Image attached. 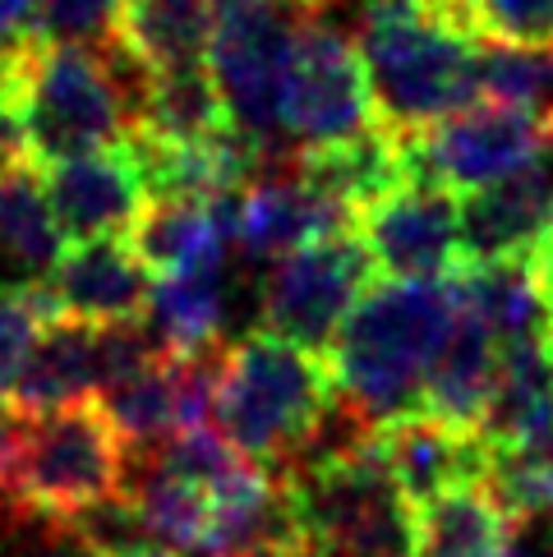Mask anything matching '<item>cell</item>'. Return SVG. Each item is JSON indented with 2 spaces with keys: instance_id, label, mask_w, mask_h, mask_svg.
Segmentation results:
<instances>
[{
  "instance_id": "6da1fadb",
  "label": "cell",
  "mask_w": 553,
  "mask_h": 557,
  "mask_svg": "<svg viewBox=\"0 0 553 557\" xmlns=\"http://www.w3.org/2000/svg\"><path fill=\"white\" fill-rule=\"evenodd\" d=\"M457 286L447 282H383L360 295L328 350L342 406L365 429L425 410L429 373L457 327Z\"/></svg>"
},
{
  "instance_id": "7a4b0ae2",
  "label": "cell",
  "mask_w": 553,
  "mask_h": 557,
  "mask_svg": "<svg viewBox=\"0 0 553 557\" xmlns=\"http://www.w3.org/2000/svg\"><path fill=\"white\" fill-rule=\"evenodd\" d=\"M342 414L328 355L291 346L272 332H249L222 350L212 392V424L226 443L276 474L323 447Z\"/></svg>"
},
{
  "instance_id": "3957f363",
  "label": "cell",
  "mask_w": 553,
  "mask_h": 557,
  "mask_svg": "<svg viewBox=\"0 0 553 557\" xmlns=\"http://www.w3.org/2000/svg\"><path fill=\"white\" fill-rule=\"evenodd\" d=\"M360 55L379 125L420 134L480 97V42L466 14L443 0H365Z\"/></svg>"
},
{
  "instance_id": "277c9868",
  "label": "cell",
  "mask_w": 553,
  "mask_h": 557,
  "mask_svg": "<svg viewBox=\"0 0 553 557\" xmlns=\"http://www.w3.org/2000/svg\"><path fill=\"white\" fill-rule=\"evenodd\" d=\"M125 437L102 401L61 410H0V474L14 521L70 525L125 493Z\"/></svg>"
},
{
  "instance_id": "5b68a950",
  "label": "cell",
  "mask_w": 553,
  "mask_h": 557,
  "mask_svg": "<svg viewBox=\"0 0 553 557\" xmlns=\"http://www.w3.org/2000/svg\"><path fill=\"white\" fill-rule=\"evenodd\" d=\"M144 78L121 42H47L19 70V152L51 166L121 144L134 129Z\"/></svg>"
},
{
  "instance_id": "8992f818",
  "label": "cell",
  "mask_w": 553,
  "mask_h": 557,
  "mask_svg": "<svg viewBox=\"0 0 553 557\" xmlns=\"http://www.w3.org/2000/svg\"><path fill=\"white\" fill-rule=\"evenodd\" d=\"M291 511L314 557H410V507L373 451H328L282 474Z\"/></svg>"
},
{
  "instance_id": "52a82bcc",
  "label": "cell",
  "mask_w": 553,
  "mask_h": 557,
  "mask_svg": "<svg viewBox=\"0 0 553 557\" xmlns=\"http://www.w3.org/2000/svg\"><path fill=\"white\" fill-rule=\"evenodd\" d=\"M309 14L291 0H217L208 70L235 129L272 152L282 148V88Z\"/></svg>"
},
{
  "instance_id": "ba28073f",
  "label": "cell",
  "mask_w": 553,
  "mask_h": 557,
  "mask_svg": "<svg viewBox=\"0 0 553 557\" xmlns=\"http://www.w3.org/2000/svg\"><path fill=\"white\" fill-rule=\"evenodd\" d=\"M410 181L470 194L517 171L553 162V111L476 102L406 138Z\"/></svg>"
},
{
  "instance_id": "9c48e42d",
  "label": "cell",
  "mask_w": 553,
  "mask_h": 557,
  "mask_svg": "<svg viewBox=\"0 0 553 557\" xmlns=\"http://www.w3.org/2000/svg\"><path fill=\"white\" fill-rule=\"evenodd\" d=\"M373 125H379V111H373L360 47L337 24L309 14L282 88V148H332L369 134Z\"/></svg>"
},
{
  "instance_id": "30bf717a",
  "label": "cell",
  "mask_w": 553,
  "mask_h": 557,
  "mask_svg": "<svg viewBox=\"0 0 553 557\" xmlns=\"http://www.w3.org/2000/svg\"><path fill=\"white\" fill-rule=\"evenodd\" d=\"M369 286H373V258L355 231L305 245L286 253L282 263H272L268 272L259 290L263 332L282 336L291 346H305L314 355H328Z\"/></svg>"
},
{
  "instance_id": "8fae6325",
  "label": "cell",
  "mask_w": 553,
  "mask_h": 557,
  "mask_svg": "<svg viewBox=\"0 0 553 557\" xmlns=\"http://www.w3.org/2000/svg\"><path fill=\"white\" fill-rule=\"evenodd\" d=\"M373 272L392 282H447L462 272V208L457 194L410 181L355 216Z\"/></svg>"
},
{
  "instance_id": "7c38bea8",
  "label": "cell",
  "mask_w": 553,
  "mask_h": 557,
  "mask_svg": "<svg viewBox=\"0 0 553 557\" xmlns=\"http://www.w3.org/2000/svg\"><path fill=\"white\" fill-rule=\"evenodd\" d=\"M37 171H42L56 222L70 240H130L144 212L152 208L134 138Z\"/></svg>"
},
{
  "instance_id": "4fadbf2b",
  "label": "cell",
  "mask_w": 553,
  "mask_h": 557,
  "mask_svg": "<svg viewBox=\"0 0 553 557\" xmlns=\"http://www.w3.org/2000/svg\"><path fill=\"white\" fill-rule=\"evenodd\" d=\"M355 216L314 189L291 157L272 162L235 194V249L249 263H282L286 253L351 231Z\"/></svg>"
},
{
  "instance_id": "5bb4252c",
  "label": "cell",
  "mask_w": 553,
  "mask_h": 557,
  "mask_svg": "<svg viewBox=\"0 0 553 557\" xmlns=\"http://www.w3.org/2000/svg\"><path fill=\"white\" fill-rule=\"evenodd\" d=\"M148 295L152 272L130 240H74L42 286L51 318L84 327H138Z\"/></svg>"
},
{
  "instance_id": "9a60e30c",
  "label": "cell",
  "mask_w": 553,
  "mask_h": 557,
  "mask_svg": "<svg viewBox=\"0 0 553 557\" xmlns=\"http://www.w3.org/2000/svg\"><path fill=\"white\" fill-rule=\"evenodd\" d=\"M373 451L410 511L452 488L484 484L489 474V437L447 424L429 410L373 429Z\"/></svg>"
},
{
  "instance_id": "2e32d148",
  "label": "cell",
  "mask_w": 553,
  "mask_h": 557,
  "mask_svg": "<svg viewBox=\"0 0 553 557\" xmlns=\"http://www.w3.org/2000/svg\"><path fill=\"white\" fill-rule=\"evenodd\" d=\"M462 268L536 258L553 235V162L462 194Z\"/></svg>"
},
{
  "instance_id": "e0dca14e",
  "label": "cell",
  "mask_w": 553,
  "mask_h": 557,
  "mask_svg": "<svg viewBox=\"0 0 553 557\" xmlns=\"http://www.w3.org/2000/svg\"><path fill=\"white\" fill-rule=\"evenodd\" d=\"M130 245L152 276L226 272L235 249V194L208 198V203H189V198L152 203L134 226Z\"/></svg>"
},
{
  "instance_id": "ac0fdd59",
  "label": "cell",
  "mask_w": 553,
  "mask_h": 557,
  "mask_svg": "<svg viewBox=\"0 0 553 557\" xmlns=\"http://www.w3.org/2000/svg\"><path fill=\"white\" fill-rule=\"evenodd\" d=\"M61 253L65 231L51 212L42 171L14 152L0 171V290H42Z\"/></svg>"
},
{
  "instance_id": "d6986e66",
  "label": "cell",
  "mask_w": 553,
  "mask_h": 557,
  "mask_svg": "<svg viewBox=\"0 0 553 557\" xmlns=\"http://www.w3.org/2000/svg\"><path fill=\"white\" fill-rule=\"evenodd\" d=\"M235 305V276L194 272V276H157L144 313V332L162 355H217L226 350V323Z\"/></svg>"
},
{
  "instance_id": "ffe728a7",
  "label": "cell",
  "mask_w": 553,
  "mask_h": 557,
  "mask_svg": "<svg viewBox=\"0 0 553 557\" xmlns=\"http://www.w3.org/2000/svg\"><path fill=\"white\" fill-rule=\"evenodd\" d=\"M499 377H503V342L493 336L480 318H470L466 309L457 313L447 346L439 355V364L429 373V392H425V410L439 420L484 433L493 396H499Z\"/></svg>"
},
{
  "instance_id": "44dd1931",
  "label": "cell",
  "mask_w": 553,
  "mask_h": 557,
  "mask_svg": "<svg viewBox=\"0 0 553 557\" xmlns=\"http://www.w3.org/2000/svg\"><path fill=\"white\" fill-rule=\"evenodd\" d=\"M517 530L489 484H466L410 511V557H507Z\"/></svg>"
},
{
  "instance_id": "7402d4cb",
  "label": "cell",
  "mask_w": 553,
  "mask_h": 557,
  "mask_svg": "<svg viewBox=\"0 0 553 557\" xmlns=\"http://www.w3.org/2000/svg\"><path fill=\"white\" fill-rule=\"evenodd\" d=\"M130 134L157 138V144H208V138L235 134V121H231L226 97L217 88L212 70L189 65V70H167V74L144 78Z\"/></svg>"
},
{
  "instance_id": "603a6c76",
  "label": "cell",
  "mask_w": 553,
  "mask_h": 557,
  "mask_svg": "<svg viewBox=\"0 0 553 557\" xmlns=\"http://www.w3.org/2000/svg\"><path fill=\"white\" fill-rule=\"evenodd\" d=\"M217 0H130L115 42L144 74L208 65Z\"/></svg>"
},
{
  "instance_id": "cb8c5ba5",
  "label": "cell",
  "mask_w": 553,
  "mask_h": 557,
  "mask_svg": "<svg viewBox=\"0 0 553 557\" xmlns=\"http://www.w3.org/2000/svg\"><path fill=\"white\" fill-rule=\"evenodd\" d=\"M457 300L470 318L499 336L503 346L517 342H536L544 336V295L536 282V258H507V263H480V268H462L452 276Z\"/></svg>"
},
{
  "instance_id": "d4e9b609",
  "label": "cell",
  "mask_w": 553,
  "mask_h": 557,
  "mask_svg": "<svg viewBox=\"0 0 553 557\" xmlns=\"http://www.w3.org/2000/svg\"><path fill=\"white\" fill-rule=\"evenodd\" d=\"M484 484L517 525L553 516V429L530 437H489Z\"/></svg>"
},
{
  "instance_id": "484cf974",
  "label": "cell",
  "mask_w": 553,
  "mask_h": 557,
  "mask_svg": "<svg viewBox=\"0 0 553 557\" xmlns=\"http://www.w3.org/2000/svg\"><path fill=\"white\" fill-rule=\"evenodd\" d=\"M480 92H484V102H503L521 111H553V51L484 47Z\"/></svg>"
},
{
  "instance_id": "4316f807",
  "label": "cell",
  "mask_w": 553,
  "mask_h": 557,
  "mask_svg": "<svg viewBox=\"0 0 553 557\" xmlns=\"http://www.w3.org/2000/svg\"><path fill=\"white\" fill-rule=\"evenodd\" d=\"M466 24L489 47L553 51V0H466Z\"/></svg>"
},
{
  "instance_id": "83f0119b",
  "label": "cell",
  "mask_w": 553,
  "mask_h": 557,
  "mask_svg": "<svg viewBox=\"0 0 553 557\" xmlns=\"http://www.w3.org/2000/svg\"><path fill=\"white\" fill-rule=\"evenodd\" d=\"M51 323L42 290H0V410L10 406L37 336Z\"/></svg>"
},
{
  "instance_id": "f1b7e54d",
  "label": "cell",
  "mask_w": 553,
  "mask_h": 557,
  "mask_svg": "<svg viewBox=\"0 0 553 557\" xmlns=\"http://www.w3.org/2000/svg\"><path fill=\"white\" fill-rule=\"evenodd\" d=\"M130 0H37V24L47 42L102 47L115 42Z\"/></svg>"
},
{
  "instance_id": "f546056e",
  "label": "cell",
  "mask_w": 553,
  "mask_h": 557,
  "mask_svg": "<svg viewBox=\"0 0 553 557\" xmlns=\"http://www.w3.org/2000/svg\"><path fill=\"white\" fill-rule=\"evenodd\" d=\"M42 47L37 0H0V70H24Z\"/></svg>"
},
{
  "instance_id": "4dcf8cb0",
  "label": "cell",
  "mask_w": 553,
  "mask_h": 557,
  "mask_svg": "<svg viewBox=\"0 0 553 557\" xmlns=\"http://www.w3.org/2000/svg\"><path fill=\"white\" fill-rule=\"evenodd\" d=\"M5 557H102V553L88 540H78L70 525L24 516V521H14V540L5 544Z\"/></svg>"
},
{
  "instance_id": "1f68e13d",
  "label": "cell",
  "mask_w": 553,
  "mask_h": 557,
  "mask_svg": "<svg viewBox=\"0 0 553 557\" xmlns=\"http://www.w3.org/2000/svg\"><path fill=\"white\" fill-rule=\"evenodd\" d=\"M0 152H19V70H0Z\"/></svg>"
},
{
  "instance_id": "d6a6232c",
  "label": "cell",
  "mask_w": 553,
  "mask_h": 557,
  "mask_svg": "<svg viewBox=\"0 0 553 557\" xmlns=\"http://www.w3.org/2000/svg\"><path fill=\"white\" fill-rule=\"evenodd\" d=\"M536 282H540V295H544V309L553 305V235L540 245L536 253Z\"/></svg>"
},
{
  "instance_id": "836d02e7",
  "label": "cell",
  "mask_w": 553,
  "mask_h": 557,
  "mask_svg": "<svg viewBox=\"0 0 553 557\" xmlns=\"http://www.w3.org/2000/svg\"><path fill=\"white\" fill-rule=\"evenodd\" d=\"M111 557H175V553L157 548V544H134V548H121V553H111Z\"/></svg>"
},
{
  "instance_id": "e575fe53",
  "label": "cell",
  "mask_w": 553,
  "mask_h": 557,
  "mask_svg": "<svg viewBox=\"0 0 553 557\" xmlns=\"http://www.w3.org/2000/svg\"><path fill=\"white\" fill-rule=\"evenodd\" d=\"M507 557H553V553H544L540 544H530V540H521V534H517V544H512Z\"/></svg>"
},
{
  "instance_id": "d590c367",
  "label": "cell",
  "mask_w": 553,
  "mask_h": 557,
  "mask_svg": "<svg viewBox=\"0 0 553 557\" xmlns=\"http://www.w3.org/2000/svg\"><path fill=\"white\" fill-rule=\"evenodd\" d=\"M544 350L553 355V305H549V313H544Z\"/></svg>"
},
{
  "instance_id": "8d00e7d4",
  "label": "cell",
  "mask_w": 553,
  "mask_h": 557,
  "mask_svg": "<svg viewBox=\"0 0 553 557\" xmlns=\"http://www.w3.org/2000/svg\"><path fill=\"white\" fill-rule=\"evenodd\" d=\"M291 5H300V10H314V14H319V5H332V0H291Z\"/></svg>"
},
{
  "instance_id": "74e56055",
  "label": "cell",
  "mask_w": 553,
  "mask_h": 557,
  "mask_svg": "<svg viewBox=\"0 0 553 557\" xmlns=\"http://www.w3.org/2000/svg\"><path fill=\"white\" fill-rule=\"evenodd\" d=\"M443 5H452V10H462V14H466V0H443Z\"/></svg>"
},
{
  "instance_id": "f35d334b",
  "label": "cell",
  "mask_w": 553,
  "mask_h": 557,
  "mask_svg": "<svg viewBox=\"0 0 553 557\" xmlns=\"http://www.w3.org/2000/svg\"><path fill=\"white\" fill-rule=\"evenodd\" d=\"M10 157H14V152H0V171H5V162H10Z\"/></svg>"
}]
</instances>
